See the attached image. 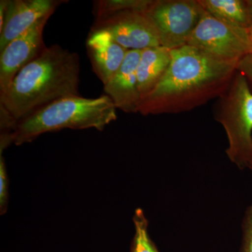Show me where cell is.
Here are the masks:
<instances>
[{"label":"cell","instance_id":"30bf717a","mask_svg":"<svg viewBox=\"0 0 252 252\" xmlns=\"http://www.w3.org/2000/svg\"><path fill=\"white\" fill-rule=\"evenodd\" d=\"M142 51L128 50L119 71L104 85L117 109L126 113H138L140 98L137 90V68Z\"/></svg>","mask_w":252,"mask_h":252},{"label":"cell","instance_id":"7c38bea8","mask_svg":"<svg viewBox=\"0 0 252 252\" xmlns=\"http://www.w3.org/2000/svg\"><path fill=\"white\" fill-rule=\"evenodd\" d=\"M171 60L172 50L164 46L142 50L137 68V90L140 102L161 80Z\"/></svg>","mask_w":252,"mask_h":252},{"label":"cell","instance_id":"8fae6325","mask_svg":"<svg viewBox=\"0 0 252 252\" xmlns=\"http://www.w3.org/2000/svg\"><path fill=\"white\" fill-rule=\"evenodd\" d=\"M86 49L93 69L103 86L119 71L127 51L113 39L108 32L91 31Z\"/></svg>","mask_w":252,"mask_h":252},{"label":"cell","instance_id":"d6986e66","mask_svg":"<svg viewBox=\"0 0 252 252\" xmlns=\"http://www.w3.org/2000/svg\"><path fill=\"white\" fill-rule=\"evenodd\" d=\"M249 36H250V44H251V54H252V26L248 29Z\"/></svg>","mask_w":252,"mask_h":252},{"label":"cell","instance_id":"ac0fdd59","mask_svg":"<svg viewBox=\"0 0 252 252\" xmlns=\"http://www.w3.org/2000/svg\"><path fill=\"white\" fill-rule=\"evenodd\" d=\"M237 69L246 78L252 91V54H249L244 57L238 63Z\"/></svg>","mask_w":252,"mask_h":252},{"label":"cell","instance_id":"e0dca14e","mask_svg":"<svg viewBox=\"0 0 252 252\" xmlns=\"http://www.w3.org/2000/svg\"><path fill=\"white\" fill-rule=\"evenodd\" d=\"M241 252H252V205L244 219Z\"/></svg>","mask_w":252,"mask_h":252},{"label":"cell","instance_id":"52a82bcc","mask_svg":"<svg viewBox=\"0 0 252 252\" xmlns=\"http://www.w3.org/2000/svg\"><path fill=\"white\" fill-rule=\"evenodd\" d=\"M146 11H123L95 19L91 31L108 32L127 50L142 51L160 46L157 28Z\"/></svg>","mask_w":252,"mask_h":252},{"label":"cell","instance_id":"2e32d148","mask_svg":"<svg viewBox=\"0 0 252 252\" xmlns=\"http://www.w3.org/2000/svg\"><path fill=\"white\" fill-rule=\"evenodd\" d=\"M9 202V178L2 154L0 156V212L4 215Z\"/></svg>","mask_w":252,"mask_h":252},{"label":"cell","instance_id":"7a4b0ae2","mask_svg":"<svg viewBox=\"0 0 252 252\" xmlns=\"http://www.w3.org/2000/svg\"><path fill=\"white\" fill-rule=\"evenodd\" d=\"M80 61L77 53L55 44L18 73L9 89L0 94V112L16 124L49 104L79 91Z\"/></svg>","mask_w":252,"mask_h":252},{"label":"cell","instance_id":"5bb4252c","mask_svg":"<svg viewBox=\"0 0 252 252\" xmlns=\"http://www.w3.org/2000/svg\"><path fill=\"white\" fill-rule=\"evenodd\" d=\"M154 0H99L94 1V20L126 11H146Z\"/></svg>","mask_w":252,"mask_h":252},{"label":"cell","instance_id":"9c48e42d","mask_svg":"<svg viewBox=\"0 0 252 252\" xmlns=\"http://www.w3.org/2000/svg\"><path fill=\"white\" fill-rule=\"evenodd\" d=\"M64 0H8L4 22L0 30V52L11 41L41 18L54 14Z\"/></svg>","mask_w":252,"mask_h":252},{"label":"cell","instance_id":"9a60e30c","mask_svg":"<svg viewBox=\"0 0 252 252\" xmlns=\"http://www.w3.org/2000/svg\"><path fill=\"white\" fill-rule=\"evenodd\" d=\"M135 233L132 240L131 252H159L155 244L150 238L148 232V220L143 210L138 208L133 216Z\"/></svg>","mask_w":252,"mask_h":252},{"label":"cell","instance_id":"4fadbf2b","mask_svg":"<svg viewBox=\"0 0 252 252\" xmlns=\"http://www.w3.org/2000/svg\"><path fill=\"white\" fill-rule=\"evenodd\" d=\"M206 12L214 17L237 27L249 29L252 16L247 0H198Z\"/></svg>","mask_w":252,"mask_h":252},{"label":"cell","instance_id":"5b68a950","mask_svg":"<svg viewBox=\"0 0 252 252\" xmlns=\"http://www.w3.org/2000/svg\"><path fill=\"white\" fill-rule=\"evenodd\" d=\"M187 45L230 63H238L251 54L248 29L223 22L205 11Z\"/></svg>","mask_w":252,"mask_h":252},{"label":"cell","instance_id":"6da1fadb","mask_svg":"<svg viewBox=\"0 0 252 252\" xmlns=\"http://www.w3.org/2000/svg\"><path fill=\"white\" fill-rule=\"evenodd\" d=\"M238 63L215 59L193 46L172 50L165 75L140 102L143 116L189 112L218 98L228 87Z\"/></svg>","mask_w":252,"mask_h":252},{"label":"cell","instance_id":"3957f363","mask_svg":"<svg viewBox=\"0 0 252 252\" xmlns=\"http://www.w3.org/2000/svg\"><path fill=\"white\" fill-rule=\"evenodd\" d=\"M117 107L107 94L96 98L71 96L43 107L17 122L10 140L20 146L46 132L63 129L94 128L102 130L117 120Z\"/></svg>","mask_w":252,"mask_h":252},{"label":"cell","instance_id":"ffe728a7","mask_svg":"<svg viewBox=\"0 0 252 252\" xmlns=\"http://www.w3.org/2000/svg\"><path fill=\"white\" fill-rule=\"evenodd\" d=\"M247 3H248L249 9H250V14L252 16V0H247Z\"/></svg>","mask_w":252,"mask_h":252},{"label":"cell","instance_id":"277c9868","mask_svg":"<svg viewBox=\"0 0 252 252\" xmlns=\"http://www.w3.org/2000/svg\"><path fill=\"white\" fill-rule=\"evenodd\" d=\"M218 99L215 118L226 134L227 156L238 168L252 170V91L243 74L237 71Z\"/></svg>","mask_w":252,"mask_h":252},{"label":"cell","instance_id":"8992f818","mask_svg":"<svg viewBox=\"0 0 252 252\" xmlns=\"http://www.w3.org/2000/svg\"><path fill=\"white\" fill-rule=\"evenodd\" d=\"M160 46L171 50L187 45L205 10L198 0H154L147 10Z\"/></svg>","mask_w":252,"mask_h":252},{"label":"cell","instance_id":"ba28073f","mask_svg":"<svg viewBox=\"0 0 252 252\" xmlns=\"http://www.w3.org/2000/svg\"><path fill=\"white\" fill-rule=\"evenodd\" d=\"M51 16L41 18L0 52V94L6 92L18 73L45 49L43 33Z\"/></svg>","mask_w":252,"mask_h":252}]
</instances>
